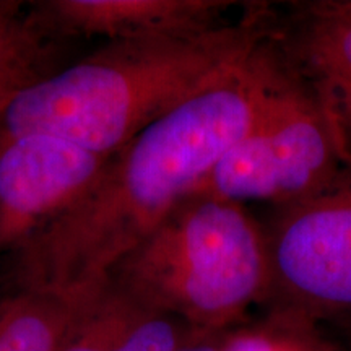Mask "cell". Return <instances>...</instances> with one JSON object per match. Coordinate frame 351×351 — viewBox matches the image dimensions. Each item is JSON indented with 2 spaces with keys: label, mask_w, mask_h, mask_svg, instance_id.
Here are the masks:
<instances>
[{
  "label": "cell",
  "mask_w": 351,
  "mask_h": 351,
  "mask_svg": "<svg viewBox=\"0 0 351 351\" xmlns=\"http://www.w3.org/2000/svg\"><path fill=\"white\" fill-rule=\"evenodd\" d=\"M265 38L112 153L95 182L0 262L2 295L98 287L293 90Z\"/></svg>",
  "instance_id": "6da1fadb"
},
{
  "label": "cell",
  "mask_w": 351,
  "mask_h": 351,
  "mask_svg": "<svg viewBox=\"0 0 351 351\" xmlns=\"http://www.w3.org/2000/svg\"><path fill=\"white\" fill-rule=\"evenodd\" d=\"M265 3L204 32L104 43L20 93L0 114V140L47 134L112 155L236 67L265 38Z\"/></svg>",
  "instance_id": "7a4b0ae2"
},
{
  "label": "cell",
  "mask_w": 351,
  "mask_h": 351,
  "mask_svg": "<svg viewBox=\"0 0 351 351\" xmlns=\"http://www.w3.org/2000/svg\"><path fill=\"white\" fill-rule=\"evenodd\" d=\"M109 278L199 332L245 326L269 289L265 230L236 204L197 191L114 267Z\"/></svg>",
  "instance_id": "3957f363"
},
{
  "label": "cell",
  "mask_w": 351,
  "mask_h": 351,
  "mask_svg": "<svg viewBox=\"0 0 351 351\" xmlns=\"http://www.w3.org/2000/svg\"><path fill=\"white\" fill-rule=\"evenodd\" d=\"M265 238L267 319L351 328V168L319 194L278 207Z\"/></svg>",
  "instance_id": "277c9868"
},
{
  "label": "cell",
  "mask_w": 351,
  "mask_h": 351,
  "mask_svg": "<svg viewBox=\"0 0 351 351\" xmlns=\"http://www.w3.org/2000/svg\"><path fill=\"white\" fill-rule=\"evenodd\" d=\"M320 109L296 85L215 166L199 191L244 205L295 204L348 169Z\"/></svg>",
  "instance_id": "5b68a950"
},
{
  "label": "cell",
  "mask_w": 351,
  "mask_h": 351,
  "mask_svg": "<svg viewBox=\"0 0 351 351\" xmlns=\"http://www.w3.org/2000/svg\"><path fill=\"white\" fill-rule=\"evenodd\" d=\"M265 39L293 83L326 116L351 168L350 2L267 7Z\"/></svg>",
  "instance_id": "8992f818"
},
{
  "label": "cell",
  "mask_w": 351,
  "mask_h": 351,
  "mask_svg": "<svg viewBox=\"0 0 351 351\" xmlns=\"http://www.w3.org/2000/svg\"><path fill=\"white\" fill-rule=\"evenodd\" d=\"M109 156L47 134L0 140V258L70 207Z\"/></svg>",
  "instance_id": "52a82bcc"
},
{
  "label": "cell",
  "mask_w": 351,
  "mask_h": 351,
  "mask_svg": "<svg viewBox=\"0 0 351 351\" xmlns=\"http://www.w3.org/2000/svg\"><path fill=\"white\" fill-rule=\"evenodd\" d=\"M230 0H32L34 20L64 41H125L204 32L228 23Z\"/></svg>",
  "instance_id": "ba28073f"
},
{
  "label": "cell",
  "mask_w": 351,
  "mask_h": 351,
  "mask_svg": "<svg viewBox=\"0 0 351 351\" xmlns=\"http://www.w3.org/2000/svg\"><path fill=\"white\" fill-rule=\"evenodd\" d=\"M197 333L108 278L88 300L64 351H179Z\"/></svg>",
  "instance_id": "9c48e42d"
},
{
  "label": "cell",
  "mask_w": 351,
  "mask_h": 351,
  "mask_svg": "<svg viewBox=\"0 0 351 351\" xmlns=\"http://www.w3.org/2000/svg\"><path fill=\"white\" fill-rule=\"evenodd\" d=\"M70 44L41 28L29 2L0 0V114L29 86L69 65Z\"/></svg>",
  "instance_id": "30bf717a"
},
{
  "label": "cell",
  "mask_w": 351,
  "mask_h": 351,
  "mask_svg": "<svg viewBox=\"0 0 351 351\" xmlns=\"http://www.w3.org/2000/svg\"><path fill=\"white\" fill-rule=\"evenodd\" d=\"M101 285L80 291L0 296V351H64L82 311Z\"/></svg>",
  "instance_id": "8fae6325"
},
{
  "label": "cell",
  "mask_w": 351,
  "mask_h": 351,
  "mask_svg": "<svg viewBox=\"0 0 351 351\" xmlns=\"http://www.w3.org/2000/svg\"><path fill=\"white\" fill-rule=\"evenodd\" d=\"M320 328L267 319L258 327H238L230 333L228 351H320Z\"/></svg>",
  "instance_id": "7c38bea8"
},
{
  "label": "cell",
  "mask_w": 351,
  "mask_h": 351,
  "mask_svg": "<svg viewBox=\"0 0 351 351\" xmlns=\"http://www.w3.org/2000/svg\"><path fill=\"white\" fill-rule=\"evenodd\" d=\"M228 332H200L186 343L179 351H228V341H230Z\"/></svg>",
  "instance_id": "4fadbf2b"
},
{
  "label": "cell",
  "mask_w": 351,
  "mask_h": 351,
  "mask_svg": "<svg viewBox=\"0 0 351 351\" xmlns=\"http://www.w3.org/2000/svg\"><path fill=\"white\" fill-rule=\"evenodd\" d=\"M320 351H340L339 348H337L335 345H332V343H328V341L324 339L322 340V346H320Z\"/></svg>",
  "instance_id": "5bb4252c"
},
{
  "label": "cell",
  "mask_w": 351,
  "mask_h": 351,
  "mask_svg": "<svg viewBox=\"0 0 351 351\" xmlns=\"http://www.w3.org/2000/svg\"><path fill=\"white\" fill-rule=\"evenodd\" d=\"M348 2H350V5H351V0H348Z\"/></svg>",
  "instance_id": "9a60e30c"
}]
</instances>
